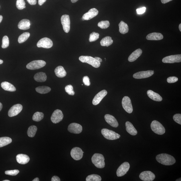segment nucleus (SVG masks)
I'll return each mask as SVG.
<instances>
[{
    "label": "nucleus",
    "mask_w": 181,
    "mask_h": 181,
    "mask_svg": "<svg viewBox=\"0 0 181 181\" xmlns=\"http://www.w3.org/2000/svg\"><path fill=\"white\" fill-rule=\"evenodd\" d=\"M156 159L158 162L164 165H172L176 162L174 157L167 154L162 153L157 155Z\"/></svg>",
    "instance_id": "obj_1"
},
{
    "label": "nucleus",
    "mask_w": 181,
    "mask_h": 181,
    "mask_svg": "<svg viewBox=\"0 0 181 181\" xmlns=\"http://www.w3.org/2000/svg\"><path fill=\"white\" fill-rule=\"evenodd\" d=\"M92 163L98 168H103L105 166V159L100 154L96 153L93 156L91 159Z\"/></svg>",
    "instance_id": "obj_2"
},
{
    "label": "nucleus",
    "mask_w": 181,
    "mask_h": 181,
    "mask_svg": "<svg viewBox=\"0 0 181 181\" xmlns=\"http://www.w3.org/2000/svg\"><path fill=\"white\" fill-rule=\"evenodd\" d=\"M79 59L82 62L87 63L95 68H98L100 66V63L90 56H81L79 58Z\"/></svg>",
    "instance_id": "obj_3"
},
{
    "label": "nucleus",
    "mask_w": 181,
    "mask_h": 181,
    "mask_svg": "<svg viewBox=\"0 0 181 181\" xmlns=\"http://www.w3.org/2000/svg\"><path fill=\"white\" fill-rule=\"evenodd\" d=\"M151 127L152 130L156 134L162 135L165 132V129L161 123L157 120H154L152 122Z\"/></svg>",
    "instance_id": "obj_4"
},
{
    "label": "nucleus",
    "mask_w": 181,
    "mask_h": 181,
    "mask_svg": "<svg viewBox=\"0 0 181 181\" xmlns=\"http://www.w3.org/2000/svg\"><path fill=\"white\" fill-rule=\"evenodd\" d=\"M101 133L105 138L108 140H113L118 139L120 137V135L113 131L103 128L101 130Z\"/></svg>",
    "instance_id": "obj_5"
},
{
    "label": "nucleus",
    "mask_w": 181,
    "mask_h": 181,
    "mask_svg": "<svg viewBox=\"0 0 181 181\" xmlns=\"http://www.w3.org/2000/svg\"><path fill=\"white\" fill-rule=\"evenodd\" d=\"M46 63L42 60H36L29 63L26 66L27 68L30 70H37L45 66Z\"/></svg>",
    "instance_id": "obj_6"
},
{
    "label": "nucleus",
    "mask_w": 181,
    "mask_h": 181,
    "mask_svg": "<svg viewBox=\"0 0 181 181\" xmlns=\"http://www.w3.org/2000/svg\"><path fill=\"white\" fill-rule=\"evenodd\" d=\"M122 104L123 108L127 112L131 113L133 111V107L130 98L128 96H125L123 98Z\"/></svg>",
    "instance_id": "obj_7"
},
{
    "label": "nucleus",
    "mask_w": 181,
    "mask_h": 181,
    "mask_svg": "<svg viewBox=\"0 0 181 181\" xmlns=\"http://www.w3.org/2000/svg\"><path fill=\"white\" fill-rule=\"evenodd\" d=\"M38 47L50 49L53 45V42L49 38L45 37L40 39L37 43Z\"/></svg>",
    "instance_id": "obj_8"
},
{
    "label": "nucleus",
    "mask_w": 181,
    "mask_h": 181,
    "mask_svg": "<svg viewBox=\"0 0 181 181\" xmlns=\"http://www.w3.org/2000/svg\"><path fill=\"white\" fill-rule=\"evenodd\" d=\"M61 21L63 30L65 33H68L70 31V17L68 15H63L61 17Z\"/></svg>",
    "instance_id": "obj_9"
},
{
    "label": "nucleus",
    "mask_w": 181,
    "mask_h": 181,
    "mask_svg": "<svg viewBox=\"0 0 181 181\" xmlns=\"http://www.w3.org/2000/svg\"><path fill=\"white\" fill-rule=\"evenodd\" d=\"M63 115L62 111L59 109L56 110L53 113L51 117V122L54 124H57L62 121Z\"/></svg>",
    "instance_id": "obj_10"
},
{
    "label": "nucleus",
    "mask_w": 181,
    "mask_h": 181,
    "mask_svg": "<svg viewBox=\"0 0 181 181\" xmlns=\"http://www.w3.org/2000/svg\"><path fill=\"white\" fill-rule=\"evenodd\" d=\"M130 165L128 162H124L118 167L116 171L117 176L122 177L126 174L129 169Z\"/></svg>",
    "instance_id": "obj_11"
},
{
    "label": "nucleus",
    "mask_w": 181,
    "mask_h": 181,
    "mask_svg": "<svg viewBox=\"0 0 181 181\" xmlns=\"http://www.w3.org/2000/svg\"><path fill=\"white\" fill-rule=\"evenodd\" d=\"M162 61L164 63H180L181 62V55H171L165 57L162 59Z\"/></svg>",
    "instance_id": "obj_12"
},
{
    "label": "nucleus",
    "mask_w": 181,
    "mask_h": 181,
    "mask_svg": "<svg viewBox=\"0 0 181 181\" xmlns=\"http://www.w3.org/2000/svg\"><path fill=\"white\" fill-rule=\"evenodd\" d=\"M71 157L75 160H80L83 155L82 150L80 148L76 147L73 148L71 152Z\"/></svg>",
    "instance_id": "obj_13"
},
{
    "label": "nucleus",
    "mask_w": 181,
    "mask_h": 181,
    "mask_svg": "<svg viewBox=\"0 0 181 181\" xmlns=\"http://www.w3.org/2000/svg\"><path fill=\"white\" fill-rule=\"evenodd\" d=\"M140 178L144 181H152L154 180L155 176L153 172L149 171H144L140 173Z\"/></svg>",
    "instance_id": "obj_14"
},
{
    "label": "nucleus",
    "mask_w": 181,
    "mask_h": 181,
    "mask_svg": "<svg viewBox=\"0 0 181 181\" xmlns=\"http://www.w3.org/2000/svg\"><path fill=\"white\" fill-rule=\"evenodd\" d=\"M22 109V106L20 104H17L13 105L9 111V116L10 117H12L16 116L20 113Z\"/></svg>",
    "instance_id": "obj_15"
},
{
    "label": "nucleus",
    "mask_w": 181,
    "mask_h": 181,
    "mask_svg": "<svg viewBox=\"0 0 181 181\" xmlns=\"http://www.w3.org/2000/svg\"><path fill=\"white\" fill-rule=\"evenodd\" d=\"M154 74L153 71H141L135 73L133 76L134 78L136 79H144L149 77L152 76Z\"/></svg>",
    "instance_id": "obj_16"
},
{
    "label": "nucleus",
    "mask_w": 181,
    "mask_h": 181,
    "mask_svg": "<svg viewBox=\"0 0 181 181\" xmlns=\"http://www.w3.org/2000/svg\"><path fill=\"white\" fill-rule=\"evenodd\" d=\"M82 127L80 124L76 123H73L69 125L68 128L69 131L72 133L79 134L82 131Z\"/></svg>",
    "instance_id": "obj_17"
},
{
    "label": "nucleus",
    "mask_w": 181,
    "mask_h": 181,
    "mask_svg": "<svg viewBox=\"0 0 181 181\" xmlns=\"http://www.w3.org/2000/svg\"><path fill=\"white\" fill-rule=\"evenodd\" d=\"M98 11L95 8L90 9L88 12L84 14L82 18V20H90L97 16L98 14Z\"/></svg>",
    "instance_id": "obj_18"
},
{
    "label": "nucleus",
    "mask_w": 181,
    "mask_h": 181,
    "mask_svg": "<svg viewBox=\"0 0 181 181\" xmlns=\"http://www.w3.org/2000/svg\"><path fill=\"white\" fill-rule=\"evenodd\" d=\"M107 90H101V91L99 92L94 97L93 101H92V103L94 105L98 104L103 98L107 95Z\"/></svg>",
    "instance_id": "obj_19"
},
{
    "label": "nucleus",
    "mask_w": 181,
    "mask_h": 181,
    "mask_svg": "<svg viewBox=\"0 0 181 181\" xmlns=\"http://www.w3.org/2000/svg\"><path fill=\"white\" fill-rule=\"evenodd\" d=\"M104 118L106 122L111 126L114 128H117L118 126V122L116 119L112 115L108 114H106Z\"/></svg>",
    "instance_id": "obj_20"
},
{
    "label": "nucleus",
    "mask_w": 181,
    "mask_h": 181,
    "mask_svg": "<svg viewBox=\"0 0 181 181\" xmlns=\"http://www.w3.org/2000/svg\"><path fill=\"white\" fill-rule=\"evenodd\" d=\"M17 162L21 164H25L30 161V158L28 155L24 154H19L16 156Z\"/></svg>",
    "instance_id": "obj_21"
},
{
    "label": "nucleus",
    "mask_w": 181,
    "mask_h": 181,
    "mask_svg": "<svg viewBox=\"0 0 181 181\" xmlns=\"http://www.w3.org/2000/svg\"><path fill=\"white\" fill-rule=\"evenodd\" d=\"M147 94L148 97L150 99L156 101L160 102L162 101V98L158 94L155 93L153 90H148Z\"/></svg>",
    "instance_id": "obj_22"
},
{
    "label": "nucleus",
    "mask_w": 181,
    "mask_h": 181,
    "mask_svg": "<svg viewBox=\"0 0 181 181\" xmlns=\"http://www.w3.org/2000/svg\"><path fill=\"white\" fill-rule=\"evenodd\" d=\"M142 53V51L141 49H138L136 50L129 57L128 61L132 62L136 61L141 55Z\"/></svg>",
    "instance_id": "obj_23"
},
{
    "label": "nucleus",
    "mask_w": 181,
    "mask_h": 181,
    "mask_svg": "<svg viewBox=\"0 0 181 181\" xmlns=\"http://www.w3.org/2000/svg\"><path fill=\"white\" fill-rule=\"evenodd\" d=\"M30 21L25 19L21 21L18 25V27L21 30H26L30 28Z\"/></svg>",
    "instance_id": "obj_24"
},
{
    "label": "nucleus",
    "mask_w": 181,
    "mask_h": 181,
    "mask_svg": "<svg viewBox=\"0 0 181 181\" xmlns=\"http://www.w3.org/2000/svg\"><path fill=\"white\" fill-rule=\"evenodd\" d=\"M146 38L148 40H160L163 39V36L159 33H152L148 35Z\"/></svg>",
    "instance_id": "obj_25"
},
{
    "label": "nucleus",
    "mask_w": 181,
    "mask_h": 181,
    "mask_svg": "<svg viewBox=\"0 0 181 181\" xmlns=\"http://www.w3.org/2000/svg\"><path fill=\"white\" fill-rule=\"evenodd\" d=\"M126 130L129 134L132 136H135L137 134V130L134 128L133 125L129 122H126Z\"/></svg>",
    "instance_id": "obj_26"
},
{
    "label": "nucleus",
    "mask_w": 181,
    "mask_h": 181,
    "mask_svg": "<svg viewBox=\"0 0 181 181\" xmlns=\"http://www.w3.org/2000/svg\"><path fill=\"white\" fill-rule=\"evenodd\" d=\"M1 87L4 90L9 92H15L16 89L15 87L12 84L7 82H3L1 84Z\"/></svg>",
    "instance_id": "obj_27"
},
{
    "label": "nucleus",
    "mask_w": 181,
    "mask_h": 181,
    "mask_svg": "<svg viewBox=\"0 0 181 181\" xmlns=\"http://www.w3.org/2000/svg\"><path fill=\"white\" fill-rule=\"evenodd\" d=\"M55 72L56 75L59 78L64 77L67 75V72L63 67L61 66L57 67L55 69Z\"/></svg>",
    "instance_id": "obj_28"
},
{
    "label": "nucleus",
    "mask_w": 181,
    "mask_h": 181,
    "mask_svg": "<svg viewBox=\"0 0 181 181\" xmlns=\"http://www.w3.org/2000/svg\"><path fill=\"white\" fill-rule=\"evenodd\" d=\"M34 79L37 82H44L47 79V75L45 73L43 72L38 73L35 75Z\"/></svg>",
    "instance_id": "obj_29"
},
{
    "label": "nucleus",
    "mask_w": 181,
    "mask_h": 181,
    "mask_svg": "<svg viewBox=\"0 0 181 181\" xmlns=\"http://www.w3.org/2000/svg\"><path fill=\"white\" fill-rule=\"evenodd\" d=\"M119 32L123 34H126L128 31V27L124 21H121L119 24Z\"/></svg>",
    "instance_id": "obj_30"
},
{
    "label": "nucleus",
    "mask_w": 181,
    "mask_h": 181,
    "mask_svg": "<svg viewBox=\"0 0 181 181\" xmlns=\"http://www.w3.org/2000/svg\"><path fill=\"white\" fill-rule=\"evenodd\" d=\"M113 43V41L110 37L106 36L103 38L100 41L101 45L103 47H108Z\"/></svg>",
    "instance_id": "obj_31"
},
{
    "label": "nucleus",
    "mask_w": 181,
    "mask_h": 181,
    "mask_svg": "<svg viewBox=\"0 0 181 181\" xmlns=\"http://www.w3.org/2000/svg\"><path fill=\"white\" fill-rule=\"evenodd\" d=\"M12 140L8 137H3L0 138V148L9 145L12 142Z\"/></svg>",
    "instance_id": "obj_32"
},
{
    "label": "nucleus",
    "mask_w": 181,
    "mask_h": 181,
    "mask_svg": "<svg viewBox=\"0 0 181 181\" xmlns=\"http://www.w3.org/2000/svg\"><path fill=\"white\" fill-rule=\"evenodd\" d=\"M51 90V88L49 87L43 86H40L36 88L37 92L41 94H45L49 93Z\"/></svg>",
    "instance_id": "obj_33"
},
{
    "label": "nucleus",
    "mask_w": 181,
    "mask_h": 181,
    "mask_svg": "<svg viewBox=\"0 0 181 181\" xmlns=\"http://www.w3.org/2000/svg\"><path fill=\"white\" fill-rule=\"evenodd\" d=\"M37 130V127L35 126H32L29 127L27 131V134L29 137H34Z\"/></svg>",
    "instance_id": "obj_34"
},
{
    "label": "nucleus",
    "mask_w": 181,
    "mask_h": 181,
    "mask_svg": "<svg viewBox=\"0 0 181 181\" xmlns=\"http://www.w3.org/2000/svg\"><path fill=\"white\" fill-rule=\"evenodd\" d=\"M30 34L29 33L25 32L19 37L18 41L19 43H22L25 42L29 37Z\"/></svg>",
    "instance_id": "obj_35"
},
{
    "label": "nucleus",
    "mask_w": 181,
    "mask_h": 181,
    "mask_svg": "<svg viewBox=\"0 0 181 181\" xmlns=\"http://www.w3.org/2000/svg\"><path fill=\"white\" fill-rule=\"evenodd\" d=\"M44 115L43 113L37 112L33 116V120L35 122H38L41 121L44 118Z\"/></svg>",
    "instance_id": "obj_36"
},
{
    "label": "nucleus",
    "mask_w": 181,
    "mask_h": 181,
    "mask_svg": "<svg viewBox=\"0 0 181 181\" xmlns=\"http://www.w3.org/2000/svg\"><path fill=\"white\" fill-rule=\"evenodd\" d=\"M101 178L99 175L91 174L88 176L86 178V181H101Z\"/></svg>",
    "instance_id": "obj_37"
},
{
    "label": "nucleus",
    "mask_w": 181,
    "mask_h": 181,
    "mask_svg": "<svg viewBox=\"0 0 181 181\" xmlns=\"http://www.w3.org/2000/svg\"><path fill=\"white\" fill-rule=\"evenodd\" d=\"M26 3L24 0H17L16 7L19 10H22L26 8Z\"/></svg>",
    "instance_id": "obj_38"
},
{
    "label": "nucleus",
    "mask_w": 181,
    "mask_h": 181,
    "mask_svg": "<svg viewBox=\"0 0 181 181\" xmlns=\"http://www.w3.org/2000/svg\"><path fill=\"white\" fill-rule=\"evenodd\" d=\"M110 26V23L108 21H100L98 24V26L102 29H106L108 28Z\"/></svg>",
    "instance_id": "obj_39"
},
{
    "label": "nucleus",
    "mask_w": 181,
    "mask_h": 181,
    "mask_svg": "<svg viewBox=\"0 0 181 181\" xmlns=\"http://www.w3.org/2000/svg\"><path fill=\"white\" fill-rule=\"evenodd\" d=\"M99 34L95 32H92L90 35L89 41L92 42L96 41V40L98 39Z\"/></svg>",
    "instance_id": "obj_40"
},
{
    "label": "nucleus",
    "mask_w": 181,
    "mask_h": 181,
    "mask_svg": "<svg viewBox=\"0 0 181 181\" xmlns=\"http://www.w3.org/2000/svg\"><path fill=\"white\" fill-rule=\"evenodd\" d=\"M9 38L7 36L3 37L2 40V47L3 49H6L9 47Z\"/></svg>",
    "instance_id": "obj_41"
},
{
    "label": "nucleus",
    "mask_w": 181,
    "mask_h": 181,
    "mask_svg": "<svg viewBox=\"0 0 181 181\" xmlns=\"http://www.w3.org/2000/svg\"><path fill=\"white\" fill-rule=\"evenodd\" d=\"M65 91L69 95L73 96L75 95V92L73 90V87L72 85H69L65 87Z\"/></svg>",
    "instance_id": "obj_42"
},
{
    "label": "nucleus",
    "mask_w": 181,
    "mask_h": 181,
    "mask_svg": "<svg viewBox=\"0 0 181 181\" xmlns=\"http://www.w3.org/2000/svg\"><path fill=\"white\" fill-rule=\"evenodd\" d=\"M19 173V171L18 170H7L5 172L6 174L11 176H16Z\"/></svg>",
    "instance_id": "obj_43"
},
{
    "label": "nucleus",
    "mask_w": 181,
    "mask_h": 181,
    "mask_svg": "<svg viewBox=\"0 0 181 181\" xmlns=\"http://www.w3.org/2000/svg\"><path fill=\"white\" fill-rule=\"evenodd\" d=\"M173 120L179 124H181V114H176L173 116Z\"/></svg>",
    "instance_id": "obj_44"
},
{
    "label": "nucleus",
    "mask_w": 181,
    "mask_h": 181,
    "mask_svg": "<svg viewBox=\"0 0 181 181\" xmlns=\"http://www.w3.org/2000/svg\"><path fill=\"white\" fill-rule=\"evenodd\" d=\"M167 81L169 83H173L178 81V78L176 77H170L167 79Z\"/></svg>",
    "instance_id": "obj_45"
},
{
    "label": "nucleus",
    "mask_w": 181,
    "mask_h": 181,
    "mask_svg": "<svg viewBox=\"0 0 181 181\" xmlns=\"http://www.w3.org/2000/svg\"><path fill=\"white\" fill-rule=\"evenodd\" d=\"M83 82L85 85L89 86L90 84V79L87 76H85L83 78Z\"/></svg>",
    "instance_id": "obj_46"
},
{
    "label": "nucleus",
    "mask_w": 181,
    "mask_h": 181,
    "mask_svg": "<svg viewBox=\"0 0 181 181\" xmlns=\"http://www.w3.org/2000/svg\"><path fill=\"white\" fill-rule=\"evenodd\" d=\"M146 7H144L139 9H136V12L138 15H141L143 14L145 12Z\"/></svg>",
    "instance_id": "obj_47"
},
{
    "label": "nucleus",
    "mask_w": 181,
    "mask_h": 181,
    "mask_svg": "<svg viewBox=\"0 0 181 181\" xmlns=\"http://www.w3.org/2000/svg\"><path fill=\"white\" fill-rule=\"evenodd\" d=\"M27 1L31 5H35L37 3V0H27Z\"/></svg>",
    "instance_id": "obj_48"
},
{
    "label": "nucleus",
    "mask_w": 181,
    "mask_h": 181,
    "mask_svg": "<svg viewBox=\"0 0 181 181\" xmlns=\"http://www.w3.org/2000/svg\"><path fill=\"white\" fill-rule=\"evenodd\" d=\"M52 181H60V179L57 176H53L51 178Z\"/></svg>",
    "instance_id": "obj_49"
},
{
    "label": "nucleus",
    "mask_w": 181,
    "mask_h": 181,
    "mask_svg": "<svg viewBox=\"0 0 181 181\" xmlns=\"http://www.w3.org/2000/svg\"><path fill=\"white\" fill-rule=\"evenodd\" d=\"M47 0H38V4L39 5H42Z\"/></svg>",
    "instance_id": "obj_50"
},
{
    "label": "nucleus",
    "mask_w": 181,
    "mask_h": 181,
    "mask_svg": "<svg viewBox=\"0 0 181 181\" xmlns=\"http://www.w3.org/2000/svg\"><path fill=\"white\" fill-rule=\"evenodd\" d=\"M162 3L165 4L169 2L172 0H161Z\"/></svg>",
    "instance_id": "obj_51"
},
{
    "label": "nucleus",
    "mask_w": 181,
    "mask_h": 181,
    "mask_svg": "<svg viewBox=\"0 0 181 181\" xmlns=\"http://www.w3.org/2000/svg\"><path fill=\"white\" fill-rule=\"evenodd\" d=\"M96 60L99 61L100 63L102 62V59L100 58H99V57H96L94 58Z\"/></svg>",
    "instance_id": "obj_52"
},
{
    "label": "nucleus",
    "mask_w": 181,
    "mask_h": 181,
    "mask_svg": "<svg viewBox=\"0 0 181 181\" xmlns=\"http://www.w3.org/2000/svg\"><path fill=\"white\" fill-rule=\"evenodd\" d=\"M33 181H39V178H36L34 179Z\"/></svg>",
    "instance_id": "obj_53"
},
{
    "label": "nucleus",
    "mask_w": 181,
    "mask_h": 181,
    "mask_svg": "<svg viewBox=\"0 0 181 181\" xmlns=\"http://www.w3.org/2000/svg\"><path fill=\"white\" fill-rule=\"evenodd\" d=\"M3 108V105L2 104L1 102H0V111H1V109H2Z\"/></svg>",
    "instance_id": "obj_54"
},
{
    "label": "nucleus",
    "mask_w": 181,
    "mask_h": 181,
    "mask_svg": "<svg viewBox=\"0 0 181 181\" xmlns=\"http://www.w3.org/2000/svg\"><path fill=\"white\" fill-rule=\"evenodd\" d=\"M3 19V16H2L1 15H0V23H1L2 22V21Z\"/></svg>",
    "instance_id": "obj_55"
},
{
    "label": "nucleus",
    "mask_w": 181,
    "mask_h": 181,
    "mask_svg": "<svg viewBox=\"0 0 181 181\" xmlns=\"http://www.w3.org/2000/svg\"><path fill=\"white\" fill-rule=\"evenodd\" d=\"M78 0H71V2L72 3H76V2Z\"/></svg>",
    "instance_id": "obj_56"
},
{
    "label": "nucleus",
    "mask_w": 181,
    "mask_h": 181,
    "mask_svg": "<svg viewBox=\"0 0 181 181\" xmlns=\"http://www.w3.org/2000/svg\"><path fill=\"white\" fill-rule=\"evenodd\" d=\"M179 30H180V31L181 32V24H180L179 26Z\"/></svg>",
    "instance_id": "obj_57"
},
{
    "label": "nucleus",
    "mask_w": 181,
    "mask_h": 181,
    "mask_svg": "<svg viewBox=\"0 0 181 181\" xmlns=\"http://www.w3.org/2000/svg\"><path fill=\"white\" fill-rule=\"evenodd\" d=\"M3 63V61L1 59H0V65L2 64Z\"/></svg>",
    "instance_id": "obj_58"
},
{
    "label": "nucleus",
    "mask_w": 181,
    "mask_h": 181,
    "mask_svg": "<svg viewBox=\"0 0 181 181\" xmlns=\"http://www.w3.org/2000/svg\"><path fill=\"white\" fill-rule=\"evenodd\" d=\"M3 181H10V180H3Z\"/></svg>",
    "instance_id": "obj_59"
}]
</instances>
